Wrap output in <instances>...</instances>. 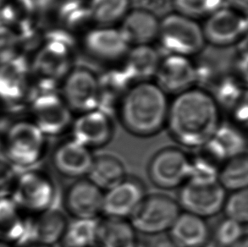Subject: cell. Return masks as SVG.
Listing matches in <instances>:
<instances>
[{
  "label": "cell",
  "instance_id": "obj_1",
  "mask_svg": "<svg viewBox=\"0 0 248 247\" xmlns=\"http://www.w3.org/2000/svg\"><path fill=\"white\" fill-rule=\"evenodd\" d=\"M220 124L218 104L202 91L184 92L169 106L166 126L173 139L184 147L203 146Z\"/></svg>",
  "mask_w": 248,
  "mask_h": 247
},
{
  "label": "cell",
  "instance_id": "obj_2",
  "mask_svg": "<svg viewBox=\"0 0 248 247\" xmlns=\"http://www.w3.org/2000/svg\"><path fill=\"white\" fill-rule=\"evenodd\" d=\"M168 111L165 93L158 86L144 83L126 93L120 105V117L130 133L150 137L166 125Z\"/></svg>",
  "mask_w": 248,
  "mask_h": 247
},
{
  "label": "cell",
  "instance_id": "obj_3",
  "mask_svg": "<svg viewBox=\"0 0 248 247\" xmlns=\"http://www.w3.org/2000/svg\"><path fill=\"white\" fill-rule=\"evenodd\" d=\"M1 137L3 159L18 172L38 167L47 155V137L31 121L10 124Z\"/></svg>",
  "mask_w": 248,
  "mask_h": 247
},
{
  "label": "cell",
  "instance_id": "obj_4",
  "mask_svg": "<svg viewBox=\"0 0 248 247\" xmlns=\"http://www.w3.org/2000/svg\"><path fill=\"white\" fill-rule=\"evenodd\" d=\"M10 198L24 214L34 216L55 207L57 185L50 174L38 167L20 171Z\"/></svg>",
  "mask_w": 248,
  "mask_h": 247
},
{
  "label": "cell",
  "instance_id": "obj_5",
  "mask_svg": "<svg viewBox=\"0 0 248 247\" xmlns=\"http://www.w3.org/2000/svg\"><path fill=\"white\" fill-rule=\"evenodd\" d=\"M181 213V207L174 198L165 194H150L128 220L137 233L157 235L169 232Z\"/></svg>",
  "mask_w": 248,
  "mask_h": 247
},
{
  "label": "cell",
  "instance_id": "obj_6",
  "mask_svg": "<svg viewBox=\"0 0 248 247\" xmlns=\"http://www.w3.org/2000/svg\"><path fill=\"white\" fill-rule=\"evenodd\" d=\"M163 49L171 55H187L201 52L203 32L198 24L181 15H166L159 25L158 34Z\"/></svg>",
  "mask_w": 248,
  "mask_h": 247
},
{
  "label": "cell",
  "instance_id": "obj_7",
  "mask_svg": "<svg viewBox=\"0 0 248 247\" xmlns=\"http://www.w3.org/2000/svg\"><path fill=\"white\" fill-rule=\"evenodd\" d=\"M226 196L218 181L188 179L180 187L177 202L184 212L206 219L221 212Z\"/></svg>",
  "mask_w": 248,
  "mask_h": 247
},
{
  "label": "cell",
  "instance_id": "obj_8",
  "mask_svg": "<svg viewBox=\"0 0 248 247\" xmlns=\"http://www.w3.org/2000/svg\"><path fill=\"white\" fill-rule=\"evenodd\" d=\"M191 157L178 147H165L152 157L148 176L153 184L165 190L181 187L190 177Z\"/></svg>",
  "mask_w": 248,
  "mask_h": 247
},
{
  "label": "cell",
  "instance_id": "obj_9",
  "mask_svg": "<svg viewBox=\"0 0 248 247\" xmlns=\"http://www.w3.org/2000/svg\"><path fill=\"white\" fill-rule=\"evenodd\" d=\"M31 122L48 137H60L71 130L73 122L70 108L53 93L36 97L31 104Z\"/></svg>",
  "mask_w": 248,
  "mask_h": 247
},
{
  "label": "cell",
  "instance_id": "obj_10",
  "mask_svg": "<svg viewBox=\"0 0 248 247\" xmlns=\"http://www.w3.org/2000/svg\"><path fill=\"white\" fill-rule=\"evenodd\" d=\"M147 195L141 181L126 177L104 194L102 214L105 217L129 219Z\"/></svg>",
  "mask_w": 248,
  "mask_h": 247
},
{
  "label": "cell",
  "instance_id": "obj_11",
  "mask_svg": "<svg viewBox=\"0 0 248 247\" xmlns=\"http://www.w3.org/2000/svg\"><path fill=\"white\" fill-rule=\"evenodd\" d=\"M93 159L92 150L73 138L61 141L51 156L52 165L58 174L76 180L87 176Z\"/></svg>",
  "mask_w": 248,
  "mask_h": 247
},
{
  "label": "cell",
  "instance_id": "obj_12",
  "mask_svg": "<svg viewBox=\"0 0 248 247\" xmlns=\"http://www.w3.org/2000/svg\"><path fill=\"white\" fill-rule=\"evenodd\" d=\"M104 191L88 179L81 178L68 187L64 195L65 210L74 218L95 219L102 214Z\"/></svg>",
  "mask_w": 248,
  "mask_h": 247
},
{
  "label": "cell",
  "instance_id": "obj_13",
  "mask_svg": "<svg viewBox=\"0 0 248 247\" xmlns=\"http://www.w3.org/2000/svg\"><path fill=\"white\" fill-rule=\"evenodd\" d=\"M71 130V138L92 150L110 142L114 136V124L112 118L95 109L81 114L73 121Z\"/></svg>",
  "mask_w": 248,
  "mask_h": 247
},
{
  "label": "cell",
  "instance_id": "obj_14",
  "mask_svg": "<svg viewBox=\"0 0 248 247\" xmlns=\"http://www.w3.org/2000/svg\"><path fill=\"white\" fill-rule=\"evenodd\" d=\"M65 104L71 110L81 114L97 109L98 83L93 73L83 69L75 70L68 77L64 87Z\"/></svg>",
  "mask_w": 248,
  "mask_h": 247
},
{
  "label": "cell",
  "instance_id": "obj_15",
  "mask_svg": "<svg viewBox=\"0 0 248 247\" xmlns=\"http://www.w3.org/2000/svg\"><path fill=\"white\" fill-rule=\"evenodd\" d=\"M196 69L197 80L211 87L236 68L238 55L234 47L209 46L202 49Z\"/></svg>",
  "mask_w": 248,
  "mask_h": 247
},
{
  "label": "cell",
  "instance_id": "obj_16",
  "mask_svg": "<svg viewBox=\"0 0 248 247\" xmlns=\"http://www.w3.org/2000/svg\"><path fill=\"white\" fill-rule=\"evenodd\" d=\"M247 29L246 19L233 10L221 8L208 18L202 32L213 46L229 47L238 40Z\"/></svg>",
  "mask_w": 248,
  "mask_h": 247
},
{
  "label": "cell",
  "instance_id": "obj_17",
  "mask_svg": "<svg viewBox=\"0 0 248 247\" xmlns=\"http://www.w3.org/2000/svg\"><path fill=\"white\" fill-rule=\"evenodd\" d=\"M68 223L65 214L55 207L29 216L27 244L36 243L49 247L60 244Z\"/></svg>",
  "mask_w": 248,
  "mask_h": 247
},
{
  "label": "cell",
  "instance_id": "obj_18",
  "mask_svg": "<svg viewBox=\"0 0 248 247\" xmlns=\"http://www.w3.org/2000/svg\"><path fill=\"white\" fill-rule=\"evenodd\" d=\"M158 87L164 93H182L197 80L195 67L183 56L170 55L159 64L156 73Z\"/></svg>",
  "mask_w": 248,
  "mask_h": 247
},
{
  "label": "cell",
  "instance_id": "obj_19",
  "mask_svg": "<svg viewBox=\"0 0 248 247\" xmlns=\"http://www.w3.org/2000/svg\"><path fill=\"white\" fill-rule=\"evenodd\" d=\"M174 247H205L211 241V229L205 218L182 212L169 231Z\"/></svg>",
  "mask_w": 248,
  "mask_h": 247
},
{
  "label": "cell",
  "instance_id": "obj_20",
  "mask_svg": "<svg viewBox=\"0 0 248 247\" xmlns=\"http://www.w3.org/2000/svg\"><path fill=\"white\" fill-rule=\"evenodd\" d=\"M73 42L62 37H52L51 41L37 55L35 69L50 82L63 77L69 69V47Z\"/></svg>",
  "mask_w": 248,
  "mask_h": 247
},
{
  "label": "cell",
  "instance_id": "obj_21",
  "mask_svg": "<svg viewBox=\"0 0 248 247\" xmlns=\"http://www.w3.org/2000/svg\"><path fill=\"white\" fill-rule=\"evenodd\" d=\"M28 219L10 197L0 199V241L15 247L27 244Z\"/></svg>",
  "mask_w": 248,
  "mask_h": 247
},
{
  "label": "cell",
  "instance_id": "obj_22",
  "mask_svg": "<svg viewBox=\"0 0 248 247\" xmlns=\"http://www.w3.org/2000/svg\"><path fill=\"white\" fill-rule=\"evenodd\" d=\"M93 57L115 61L126 54L129 44L121 31L114 29H97L87 34L85 41Z\"/></svg>",
  "mask_w": 248,
  "mask_h": 247
},
{
  "label": "cell",
  "instance_id": "obj_23",
  "mask_svg": "<svg viewBox=\"0 0 248 247\" xmlns=\"http://www.w3.org/2000/svg\"><path fill=\"white\" fill-rule=\"evenodd\" d=\"M138 242L137 231L128 219H99L96 247H137Z\"/></svg>",
  "mask_w": 248,
  "mask_h": 247
},
{
  "label": "cell",
  "instance_id": "obj_24",
  "mask_svg": "<svg viewBox=\"0 0 248 247\" xmlns=\"http://www.w3.org/2000/svg\"><path fill=\"white\" fill-rule=\"evenodd\" d=\"M27 70V63L23 58L11 59L0 66L1 99L15 104L23 97Z\"/></svg>",
  "mask_w": 248,
  "mask_h": 247
},
{
  "label": "cell",
  "instance_id": "obj_25",
  "mask_svg": "<svg viewBox=\"0 0 248 247\" xmlns=\"http://www.w3.org/2000/svg\"><path fill=\"white\" fill-rule=\"evenodd\" d=\"M158 30L159 24L157 17L136 10L125 17L120 31L128 44L141 46L154 40L158 36Z\"/></svg>",
  "mask_w": 248,
  "mask_h": 247
},
{
  "label": "cell",
  "instance_id": "obj_26",
  "mask_svg": "<svg viewBox=\"0 0 248 247\" xmlns=\"http://www.w3.org/2000/svg\"><path fill=\"white\" fill-rule=\"evenodd\" d=\"M87 179L103 190H108L124 181L126 176L124 165L110 154L94 157Z\"/></svg>",
  "mask_w": 248,
  "mask_h": 247
},
{
  "label": "cell",
  "instance_id": "obj_27",
  "mask_svg": "<svg viewBox=\"0 0 248 247\" xmlns=\"http://www.w3.org/2000/svg\"><path fill=\"white\" fill-rule=\"evenodd\" d=\"M159 64L158 52L141 45L129 54L123 70L131 80H144L156 75Z\"/></svg>",
  "mask_w": 248,
  "mask_h": 247
},
{
  "label": "cell",
  "instance_id": "obj_28",
  "mask_svg": "<svg viewBox=\"0 0 248 247\" xmlns=\"http://www.w3.org/2000/svg\"><path fill=\"white\" fill-rule=\"evenodd\" d=\"M227 161L247 154L248 141L242 130L234 124H220L209 140Z\"/></svg>",
  "mask_w": 248,
  "mask_h": 247
},
{
  "label": "cell",
  "instance_id": "obj_29",
  "mask_svg": "<svg viewBox=\"0 0 248 247\" xmlns=\"http://www.w3.org/2000/svg\"><path fill=\"white\" fill-rule=\"evenodd\" d=\"M99 219H79L68 223L61 239V247H95Z\"/></svg>",
  "mask_w": 248,
  "mask_h": 247
},
{
  "label": "cell",
  "instance_id": "obj_30",
  "mask_svg": "<svg viewBox=\"0 0 248 247\" xmlns=\"http://www.w3.org/2000/svg\"><path fill=\"white\" fill-rule=\"evenodd\" d=\"M217 181L226 191L233 192L248 189V154L225 161L219 170Z\"/></svg>",
  "mask_w": 248,
  "mask_h": 247
},
{
  "label": "cell",
  "instance_id": "obj_31",
  "mask_svg": "<svg viewBox=\"0 0 248 247\" xmlns=\"http://www.w3.org/2000/svg\"><path fill=\"white\" fill-rule=\"evenodd\" d=\"M130 6V0H91L88 3L91 19L97 23H114L124 16Z\"/></svg>",
  "mask_w": 248,
  "mask_h": 247
},
{
  "label": "cell",
  "instance_id": "obj_32",
  "mask_svg": "<svg viewBox=\"0 0 248 247\" xmlns=\"http://www.w3.org/2000/svg\"><path fill=\"white\" fill-rule=\"evenodd\" d=\"M244 225L227 217L218 222L211 230V240L217 247H231L246 236Z\"/></svg>",
  "mask_w": 248,
  "mask_h": 247
},
{
  "label": "cell",
  "instance_id": "obj_33",
  "mask_svg": "<svg viewBox=\"0 0 248 247\" xmlns=\"http://www.w3.org/2000/svg\"><path fill=\"white\" fill-rule=\"evenodd\" d=\"M211 88L215 93L216 104H219L227 108H234L247 96L242 93L240 85L231 77H225L213 84Z\"/></svg>",
  "mask_w": 248,
  "mask_h": 247
},
{
  "label": "cell",
  "instance_id": "obj_34",
  "mask_svg": "<svg viewBox=\"0 0 248 247\" xmlns=\"http://www.w3.org/2000/svg\"><path fill=\"white\" fill-rule=\"evenodd\" d=\"M223 0H173V6L187 18L211 15L221 9Z\"/></svg>",
  "mask_w": 248,
  "mask_h": 247
},
{
  "label": "cell",
  "instance_id": "obj_35",
  "mask_svg": "<svg viewBox=\"0 0 248 247\" xmlns=\"http://www.w3.org/2000/svg\"><path fill=\"white\" fill-rule=\"evenodd\" d=\"M222 211L225 217L245 225L248 222V189L231 192L226 196Z\"/></svg>",
  "mask_w": 248,
  "mask_h": 247
},
{
  "label": "cell",
  "instance_id": "obj_36",
  "mask_svg": "<svg viewBox=\"0 0 248 247\" xmlns=\"http://www.w3.org/2000/svg\"><path fill=\"white\" fill-rule=\"evenodd\" d=\"M60 17L69 28H78L91 19L89 7L82 0H65L61 4Z\"/></svg>",
  "mask_w": 248,
  "mask_h": 247
},
{
  "label": "cell",
  "instance_id": "obj_37",
  "mask_svg": "<svg viewBox=\"0 0 248 247\" xmlns=\"http://www.w3.org/2000/svg\"><path fill=\"white\" fill-rule=\"evenodd\" d=\"M135 10L151 14L155 17L166 16L173 7V0H130Z\"/></svg>",
  "mask_w": 248,
  "mask_h": 247
},
{
  "label": "cell",
  "instance_id": "obj_38",
  "mask_svg": "<svg viewBox=\"0 0 248 247\" xmlns=\"http://www.w3.org/2000/svg\"><path fill=\"white\" fill-rule=\"evenodd\" d=\"M18 173L19 172L4 159L0 160V199L11 197Z\"/></svg>",
  "mask_w": 248,
  "mask_h": 247
},
{
  "label": "cell",
  "instance_id": "obj_39",
  "mask_svg": "<svg viewBox=\"0 0 248 247\" xmlns=\"http://www.w3.org/2000/svg\"><path fill=\"white\" fill-rule=\"evenodd\" d=\"M15 44L16 36L6 28H0V61H10Z\"/></svg>",
  "mask_w": 248,
  "mask_h": 247
},
{
  "label": "cell",
  "instance_id": "obj_40",
  "mask_svg": "<svg viewBox=\"0 0 248 247\" xmlns=\"http://www.w3.org/2000/svg\"><path fill=\"white\" fill-rule=\"evenodd\" d=\"M28 10L46 11L53 7L56 0H21Z\"/></svg>",
  "mask_w": 248,
  "mask_h": 247
},
{
  "label": "cell",
  "instance_id": "obj_41",
  "mask_svg": "<svg viewBox=\"0 0 248 247\" xmlns=\"http://www.w3.org/2000/svg\"><path fill=\"white\" fill-rule=\"evenodd\" d=\"M227 3L235 10L242 12H247L248 10V0H227Z\"/></svg>",
  "mask_w": 248,
  "mask_h": 247
},
{
  "label": "cell",
  "instance_id": "obj_42",
  "mask_svg": "<svg viewBox=\"0 0 248 247\" xmlns=\"http://www.w3.org/2000/svg\"><path fill=\"white\" fill-rule=\"evenodd\" d=\"M231 247H248V236L246 235V236L242 238V240H240L238 242H236L235 245H233Z\"/></svg>",
  "mask_w": 248,
  "mask_h": 247
},
{
  "label": "cell",
  "instance_id": "obj_43",
  "mask_svg": "<svg viewBox=\"0 0 248 247\" xmlns=\"http://www.w3.org/2000/svg\"><path fill=\"white\" fill-rule=\"evenodd\" d=\"M23 247H49V246H45V245L36 244V243H30V244L25 245Z\"/></svg>",
  "mask_w": 248,
  "mask_h": 247
},
{
  "label": "cell",
  "instance_id": "obj_44",
  "mask_svg": "<svg viewBox=\"0 0 248 247\" xmlns=\"http://www.w3.org/2000/svg\"><path fill=\"white\" fill-rule=\"evenodd\" d=\"M3 159V141H2V137L0 135V160Z\"/></svg>",
  "mask_w": 248,
  "mask_h": 247
},
{
  "label": "cell",
  "instance_id": "obj_45",
  "mask_svg": "<svg viewBox=\"0 0 248 247\" xmlns=\"http://www.w3.org/2000/svg\"><path fill=\"white\" fill-rule=\"evenodd\" d=\"M0 247H15V246L9 244V243H7V242H3V241H0Z\"/></svg>",
  "mask_w": 248,
  "mask_h": 247
},
{
  "label": "cell",
  "instance_id": "obj_46",
  "mask_svg": "<svg viewBox=\"0 0 248 247\" xmlns=\"http://www.w3.org/2000/svg\"><path fill=\"white\" fill-rule=\"evenodd\" d=\"M0 1H1V0H0Z\"/></svg>",
  "mask_w": 248,
  "mask_h": 247
},
{
  "label": "cell",
  "instance_id": "obj_47",
  "mask_svg": "<svg viewBox=\"0 0 248 247\" xmlns=\"http://www.w3.org/2000/svg\"></svg>",
  "mask_w": 248,
  "mask_h": 247
}]
</instances>
